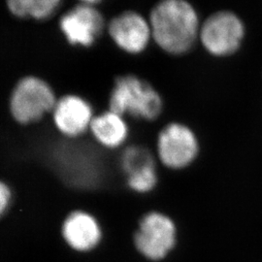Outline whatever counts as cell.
<instances>
[{"mask_svg":"<svg viewBox=\"0 0 262 262\" xmlns=\"http://www.w3.org/2000/svg\"><path fill=\"white\" fill-rule=\"evenodd\" d=\"M200 150L196 132L182 122H170L158 135L157 152L161 163L170 169L186 168Z\"/></svg>","mask_w":262,"mask_h":262,"instance_id":"5","label":"cell"},{"mask_svg":"<svg viewBox=\"0 0 262 262\" xmlns=\"http://www.w3.org/2000/svg\"><path fill=\"white\" fill-rule=\"evenodd\" d=\"M61 235L72 250L86 253L100 243L102 230L94 215L78 210L66 216L61 226Z\"/></svg>","mask_w":262,"mask_h":262,"instance_id":"10","label":"cell"},{"mask_svg":"<svg viewBox=\"0 0 262 262\" xmlns=\"http://www.w3.org/2000/svg\"><path fill=\"white\" fill-rule=\"evenodd\" d=\"M150 163H155V159L150 150L138 145L127 147L121 157V165L126 175Z\"/></svg>","mask_w":262,"mask_h":262,"instance_id":"14","label":"cell"},{"mask_svg":"<svg viewBox=\"0 0 262 262\" xmlns=\"http://www.w3.org/2000/svg\"><path fill=\"white\" fill-rule=\"evenodd\" d=\"M58 27L69 45L91 48L101 36L107 24L96 6L79 3L60 17Z\"/></svg>","mask_w":262,"mask_h":262,"instance_id":"8","label":"cell"},{"mask_svg":"<svg viewBox=\"0 0 262 262\" xmlns=\"http://www.w3.org/2000/svg\"><path fill=\"white\" fill-rule=\"evenodd\" d=\"M12 199V192L10 187L2 181H0V216L8 210Z\"/></svg>","mask_w":262,"mask_h":262,"instance_id":"15","label":"cell"},{"mask_svg":"<svg viewBox=\"0 0 262 262\" xmlns=\"http://www.w3.org/2000/svg\"><path fill=\"white\" fill-rule=\"evenodd\" d=\"M81 4H86V5H92V6H96L103 0H78Z\"/></svg>","mask_w":262,"mask_h":262,"instance_id":"16","label":"cell"},{"mask_svg":"<svg viewBox=\"0 0 262 262\" xmlns=\"http://www.w3.org/2000/svg\"><path fill=\"white\" fill-rule=\"evenodd\" d=\"M156 162L136 169L126 175L127 187L137 193H148L158 185Z\"/></svg>","mask_w":262,"mask_h":262,"instance_id":"13","label":"cell"},{"mask_svg":"<svg viewBox=\"0 0 262 262\" xmlns=\"http://www.w3.org/2000/svg\"><path fill=\"white\" fill-rule=\"evenodd\" d=\"M248 29L242 16L232 9H217L202 19L198 46L216 59L236 56L244 47Z\"/></svg>","mask_w":262,"mask_h":262,"instance_id":"3","label":"cell"},{"mask_svg":"<svg viewBox=\"0 0 262 262\" xmlns=\"http://www.w3.org/2000/svg\"><path fill=\"white\" fill-rule=\"evenodd\" d=\"M148 18L154 45L166 56H187L198 46L202 18L190 0H158Z\"/></svg>","mask_w":262,"mask_h":262,"instance_id":"1","label":"cell"},{"mask_svg":"<svg viewBox=\"0 0 262 262\" xmlns=\"http://www.w3.org/2000/svg\"><path fill=\"white\" fill-rule=\"evenodd\" d=\"M56 130L67 138H78L90 130L94 108L90 101L78 94H66L57 98L52 112Z\"/></svg>","mask_w":262,"mask_h":262,"instance_id":"9","label":"cell"},{"mask_svg":"<svg viewBox=\"0 0 262 262\" xmlns=\"http://www.w3.org/2000/svg\"><path fill=\"white\" fill-rule=\"evenodd\" d=\"M109 110L125 117L154 122L162 115L165 101L148 80L135 74L118 76L108 98Z\"/></svg>","mask_w":262,"mask_h":262,"instance_id":"2","label":"cell"},{"mask_svg":"<svg viewBox=\"0 0 262 262\" xmlns=\"http://www.w3.org/2000/svg\"><path fill=\"white\" fill-rule=\"evenodd\" d=\"M106 30L115 46L128 56H141L154 44L149 18L135 10L113 17Z\"/></svg>","mask_w":262,"mask_h":262,"instance_id":"7","label":"cell"},{"mask_svg":"<svg viewBox=\"0 0 262 262\" xmlns=\"http://www.w3.org/2000/svg\"><path fill=\"white\" fill-rule=\"evenodd\" d=\"M57 98L53 86L35 75L20 78L9 98V111L15 122L28 125L53 112Z\"/></svg>","mask_w":262,"mask_h":262,"instance_id":"4","label":"cell"},{"mask_svg":"<svg viewBox=\"0 0 262 262\" xmlns=\"http://www.w3.org/2000/svg\"><path fill=\"white\" fill-rule=\"evenodd\" d=\"M177 243L174 221L160 212H150L141 219L134 234V245L146 258L159 261L172 252Z\"/></svg>","mask_w":262,"mask_h":262,"instance_id":"6","label":"cell"},{"mask_svg":"<svg viewBox=\"0 0 262 262\" xmlns=\"http://www.w3.org/2000/svg\"><path fill=\"white\" fill-rule=\"evenodd\" d=\"M90 131L95 142L108 150L121 148L129 136L125 118L111 110L94 116Z\"/></svg>","mask_w":262,"mask_h":262,"instance_id":"11","label":"cell"},{"mask_svg":"<svg viewBox=\"0 0 262 262\" xmlns=\"http://www.w3.org/2000/svg\"><path fill=\"white\" fill-rule=\"evenodd\" d=\"M62 0H6L10 13L19 19L45 20L56 14Z\"/></svg>","mask_w":262,"mask_h":262,"instance_id":"12","label":"cell"}]
</instances>
